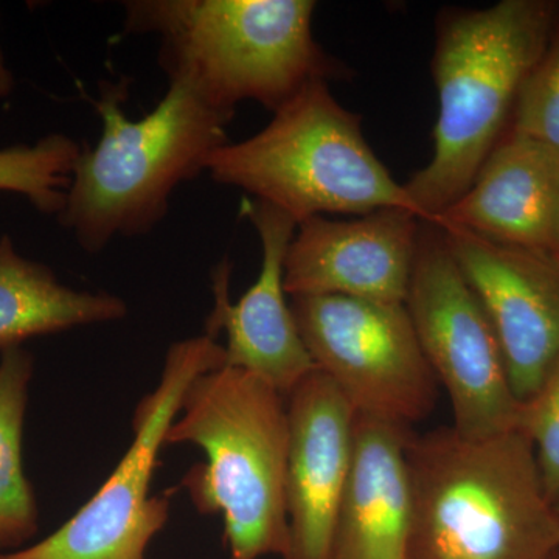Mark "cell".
<instances>
[{"label":"cell","mask_w":559,"mask_h":559,"mask_svg":"<svg viewBox=\"0 0 559 559\" xmlns=\"http://www.w3.org/2000/svg\"><path fill=\"white\" fill-rule=\"evenodd\" d=\"M412 522L406 559H551L559 516L520 429L469 439L454 428L407 444Z\"/></svg>","instance_id":"obj_1"},{"label":"cell","mask_w":559,"mask_h":559,"mask_svg":"<svg viewBox=\"0 0 559 559\" xmlns=\"http://www.w3.org/2000/svg\"><path fill=\"white\" fill-rule=\"evenodd\" d=\"M557 13L549 0H502L440 17L432 60L440 105L433 153L404 183L423 223H436L466 193L509 130L522 83L557 31Z\"/></svg>","instance_id":"obj_2"},{"label":"cell","mask_w":559,"mask_h":559,"mask_svg":"<svg viewBox=\"0 0 559 559\" xmlns=\"http://www.w3.org/2000/svg\"><path fill=\"white\" fill-rule=\"evenodd\" d=\"M130 83H103L95 103L103 121L94 148L81 146L60 223L81 249L102 252L116 237L148 234L167 215L180 183L205 171L209 157L229 143L235 116L189 84L168 81L165 97L139 120L124 112Z\"/></svg>","instance_id":"obj_3"},{"label":"cell","mask_w":559,"mask_h":559,"mask_svg":"<svg viewBox=\"0 0 559 559\" xmlns=\"http://www.w3.org/2000/svg\"><path fill=\"white\" fill-rule=\"evenodd\" d=\"M124 32L157 35L168 81L235 116L242 102L275 112L311 81L345 75L312 35V0H128Z\"/></svg>","instance_id":"obj_4"},{"label":"cell","mask_w":559,"mask_h":559,"mask_svg":"<svg viewBox=\"0 0 559 559\" xmlns=\"http://www.w3.org/2000/svg\"><path fill=\"white\" fill-rule=\"evenodd\" d=\"M286 396L249 371L221 367L191 382L168 444L205 455L182 479L194 509L223 520L231 559L286 558Z\"/></svg>","instance_id":"obj_5"},{"label":"cell","mask_w":559,"mask_h":559,"mask_svg":"<svg viewBox=\"0 0 559 559\" xmlns=\"http://www.w3.org/2000/svg\"><path fill=\"white\" fill-rule=\"evenodd\" d=\"M205 171L297 226L325 213L362 216L381 209L409 210L423 221L404 183L370 148L360 117L333 97L329 81H311L263 130L221 146Z\"/></svg>","instance_id":"obj_6"},{"label":"cell","mask_w":559,"mask_h":559,"mask_svg":"<svg viewBox=\"0 0 559 559\" xmlns=\"http://www.w3.org/2000/svg\"><path fill=\"white\" fill-rule=\"evenodd\" d=\"M224 366L226 348L207 334L175 342L159 384L135 407L134 439L105 484L47 538L0 559H145L170 518V496L151 495L167 430L191 382Z\"/></svg>","instance_id":"obj_7"},{"label":"cell","mask_w":559,"mask_h":559,"mask_svg":"<svg viewBox=\"0 0 559 559\" xmlns=\"http://www.w3.org/2000/svg\"><path fill=\"white\" fill-rule=\"evenodd\" d=\"M425 224L404 305L430 370L450 396L452 428L469 439L518 429L521 403L487 312L439 227Z\"/></svg>","instance_id":"obj_8"},{"label":"cell","mask_w":559,"mask_h":559,"mask_svg":"<svg viewBox=\"0 0 559 559\" xmlns=\"http://www.w3.org/2000/svg\"><path fill=\"white\" fill-rule=\"evenodd\" d=\"M290 310L316 369L356 415L411 428L436 409L440 385L406 305L297 296Z\"/></svg>","instance_id":"obj_9"},{"label":"cell","mask_w":559,"mask_h":559,"mask_svg":"<svg viewBox=\"0 0 559 559\" xmlns=\"http://www.w3.org/2000/svg\"><path fill=\"white\" fill-rule=\"evenodd\" d=\"M433 226L487 312L511 388L525 403L559 358V260L452 224Z\"/></svg>","instance_id":"obj_10"},{"label":"cell","mask_w":559,"mask_h":559,"mask_svg":"<svg viewBox=\"0 0 559 559\" xmlns=\"http://www.w3.org/2000/svg\"><path fill=\"white\" fill-rule=\"evenodd\" d=\"M261 242V270L255 283L231 304V266L224 259L213 270L215 305L205 320L207 336H227L226 367L255 374L288 396L316 369L286 301L285 259L297 224L278 209L261 201L242 205Z\"/></svg>","instance_id":"obj_11"},{"label":"cell","mask_w":559,"mask_h":559,"mask_svg":"<svg viewBox=\"0 0 559 559\" xmlns=\"http://www.w3.org/2000/svg\"><path fill=\"white\" fill-rule=\"evenodd\" d=\"M419 223L404 209H381L353 219L304 221L286 253V294L404 304Z\"/></svg>","instance_id":"obj_12"},{"label":"cell","mask_w":559,"mask_h":559,"mask_svg":"<svg viewBox=\"0 0 559 559\" xmlns=\"http://www.w3.org/2000/svg\"><path fill=\"white\" fill-rule=\"evenodd\" d=\"M289 441L285 559H331L334 525L352 463L356 412L322 371L286 396Z\"/></svg>","instance_id":"obj_13"},{"label":"cell","mask_w":559,"mask_h":559,"mask_svg":"<svg viewBox=\"0 0 559 559\" xmlns=\"http://www.w3.org/2000/svg\"><path fill=\"white\" fill-rule=\"evenodd\" d=\"M559 260V153L507 130L466 193L436 223Z\"/></svg>","instance_id":"obj_14"},{"label":"cell","mask_w":559,"mask_h":559,"mask_svg":"<svg viewBox=\"0 0 559 559\" xmlns=\"http://www.w3.org/2000/svg\"><path fill=\"white\" fill-rule=\"evenodd\" d=\"M406 426L356 415L331 559H406L412 480Z\"/></svg>","instance_id":"obj_15"},{"label":"cell","mask_w":559,"mask_h":559,"mask_svg":"<svg viewBox=\"0 0 559 559\" xmlns=\"http://www.w3.org/2000/svg\"><path fill=\"white\" fill-rule=\"evenodd\" d=\"M127 316L120 297L69 288L50 267L21 257L9 235L0 238V353L32 337Z\"/></svg>","instance_id":"obj_16"},{"label":"cell","mask_w":559,"mask_h":559,"mask_svg":"<svg viewBox=\"0 0 559 559\" xmlns=\"http://www.w3.org/2000/svg\"><path fill=\"white\" fill-rule=\"evenodd\" d=\"M33 356L22 347L0 356V554L22 549L38 533L39 510L24 471L22 436Z\"/></svg>","instance_id":"obj_17"},{"label":"cell","mask_w":559,"mask_h":559,"mask_svg":"<svg viewBox=\"0 0 559 559\" xmlns=\"http://www.w3.org/2000/svg\"><path fill=\"white\" fill-rule=\"evenodd\" d=\"M81 145L53 132L33 143L0 150V190L28 198L39 212L60 215Z\"/></svg>","instance_id":"obj_18"},{"label":"cell","mask_w":559,"mask_h":559,"mask_svg":"<svg viewBox=\"0 0 559 559\" xmlns=\"http://www.w3.org/2000/svg\"><path fill=\"white\" fill-rule=\"evenodd\" d=\"M509 130L559 153V28L522 83Z\"/></svg>","instance_id":"obj_19"},{"label":"cell","mask_w":559,"mask_h":559,"mask_svg":"<svg viewBox=\"0 0 559 559\" xmlns=\"http://www.w3.org/2000/svg\"><path fill=\"white\" fill-rule=\"evenodd\" d=\"M522 430L535 448L547 498L559 503V358L547 371L532 399L521 404Z\"/></svg>","instance_id":"obj_20"},{"label":"cell","mask_w":559,"mask_h":559,"mask_svg":"<svg viewBox=\"0 0 559 559\" xmlns=\"http://www.w3.org/2000/svg\"><path fill=\"white\" fill-rule=\"evenodd\" d=\"M14 90V76L7 68L5 58L0 49V98L10 97Z\"/></svg>","instance_id":"obj_21"},{"label":"cell","mask_w":559,"mask_h":559,"mask_svg":"<svg viewBox=\"0 0 559 559\" xmlns=\"http://www.w3.org/2000/svg\"><path fill=\"white\" fill-rule=\"evenodd\" d=\"M551 559H559V554L555 555V557Z\"/></svg>","instance_id":"obj_22"},{"label":"cell","mask_w":559,"mask_h":559,"mask_svg":"<svg viewBox=\"0 0 559 559\" xmlns=\"http://www.w3.org/2000/svg\"><path fill=\"white\" fill-rule=\"evenodd\" d=\"M557 511H558V516H559V503H558V506H557Z\"/></svg>","instance_id":"obj_23"}]
</instances>
